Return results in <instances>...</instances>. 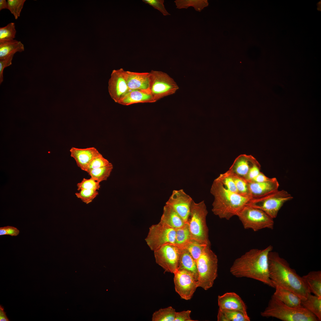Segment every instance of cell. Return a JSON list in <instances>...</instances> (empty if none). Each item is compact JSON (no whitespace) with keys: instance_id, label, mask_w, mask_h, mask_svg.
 Listing matches in <instances>:
<instances>
[{"instance_id":"39","label":"cell","mask_w":321,"mask_h":321,"mask_svg":"<svg viewBox=\"0 0 321 321\" xmlns=\"http://www.w3.org/2000/svg\"><path fill=\"white\" fill-rule=\"evenodd\" d=\"M110 163L100 153L94 158L89 164L86 171L87 173L90 170L106 166Z\"/></svg>"},{"instance_id":"1","label":"cell","mask_w":321,"mask_h":321,"mask_svg":"<svg viewBox=\"0 0 321 321\" xmlns=\"http://www.w3.org/2000/svg\"><path fill=\"white\" fill-rule=\"evenodd\" d=\"M273 249L270 245L262 249L250 250L234 261L230 273L236 277L251 278L275 288L270 278L268 265V254Z\"/></svg>"},{"instance_id":"3","label":"cell","mask_w":321,"mask_h":321,"mask_svg":"<svg viewBox=\"0 0 321 321\" xmlns=\"http://www.w3.org/2000/svg\"><path fill=\"white\" fill-rule=\"evenodd\" d=\"M210 192L214 198L212 212L220 218L227 220L237 215L251 199L229 190L216 178L212 185Z\"/></svg>"},{"instance_id":"38","label":"cell","mask_w":321,"mask_h":321,"mask_svg":"<svg viewBox=\"0 0 321 321\" xmlns=\"http://www.w3.org/2000/svg\"><path fill=\"white\" fill-rule=\"evenodd\" d=\"M100 182L92 178L89 179L84 178L80 182L77 184V190L89 189L97 191L100 188Z\"/></svg>"},{"instance_id":"2","label":"cell","mask_w":321,"mask_h":321,"mask_svg":"<svg viewBox=\"0 0 321 321\" xmlns=\"http://www.w3.org/2000/svg\"><path fill=\"white\" fill-rule=\"evenodd\" d=\"M268 265L270 278L275 287L278 286L289 290L302 300H306L311 293L302 277L278 252L272 251L269 253Z\"/></svg>"},{"instance_id":"43","label":"cell","mask_w":321,"mask_h":321,"mask_svg":"<svg viewBox=\"0 0 321 321\" xmlns=\"http://www.w3.org/2000/svg\"><path fill=\"white\" fill-rule=\"evenodd\" d=\"M14 55H11L4 59L0 60V84L3 81V72L4 69L12 64Z\"/></svg>"},{"instance_id":"7","label":"cell","mask_w":321,"mask_h":321,"mask_svg":"<svg viewBox=\"0 0 321 321\" xmlns=\"http://www.w3.org/2000/svg\"><path fill=\"white\" fill-rule=\"evenodd\" d=\"M293 198L287 191L278 190L265 196L251 199L246 205L261 210L274 219L284 204Z\"/></svg>"},{"instance_id":"45","label":"cell","mask_w":321,"mask_h":321,"mask_svg":"<svg viewBox=\"0 0 321 321\" xmlns=\"http://www.w3.org/2000/svg\"><path fill=\"white\" fill-rule=\"evenodd\" d=\"M273 178H270L267 177L263 173L260 172L258 175L250 182H265L270 181L272 180Z\"/></svg>"},{"instance_id":"25","label":"cell","mask_w":321,"mask_h":321,"mask_svg":"<svg viewBox=\"0 0 321 321\" xmlns=\"http://www.w3.org/2000/svg\"><path fill=\"white\" fill-rule=\"evenodd\" d=\"M24 50V45L20 41L13 40L0 42V60Z\"/></svg>"},{"instance_id":"46","label":"cell","mask_w":321,"mask_h":321,"mask_svg":"<svg viewBox=\"0 0 321 321\" xmlns=\"http://www.w3.org/2000/svg\"><path fill=\"white\" fill-rule=\"evenodd\" d=\"M10 320L7 318L6 312L4 311L3 307L0 305V321H9Z\"/></svg>"},{"instance_id":"29","label":"cell","mask_w":321,"mask_h":321,"mask_svg":"<svg viewBox=\"0 0 321 321\" xmlns=\"http://www.w3.org/2000/svg\"><path fill=\"white\" fill-rule=\"evenodd\" d=\"M174 2L177 8L187 9L189 7H193L196 11L199 12L208 5L207 0H176Z\"/></svg>"},{"instance_id":"6","label":"cell","mask_w":321,"mask_h":321,"mask_svg":"<svg viewBox=\"0 0 321 321\" xmlns=\"http://www.w3.org/2000/svg\"><path fill=\"white\" fill-rule=\"evenodd\" d=\"M208 246L196 261L199 287L207 290L213 286L218 276L217 255Z\"/></svg>"},{"instance_id":"26","label":"cell","mask_w":321,"mask_h":321,"mask_svg":"<svg viewBox=\"0 0 321 321\" xmlns=\"http://www.w3.org/2000/svg\"><path fill=\"white\" fill-rule=\"evenodd\" d=\"M218 321H250L248 315L238 310L219 309L217 315Z\"/></svg>"},{"instance_id":"9","label":"cell","mask_w":321,"mask_h":321,"mask_svg":"<svg viewBox=\"0 0 321 321\" xmlns=\"http://www.w3.org/2000/svg\"><path fill=\"white\" fill-rule=\"evenodd\" d=\"M150 91L155 101L174 94L179 87L173 79L166 73L152 70L150 72Z\"/></svg>"},{"instance_id":"5","label":"cell","mask_w":321,"mask_h":321,"mask_svg":"<svg viewBox=\"0 0 321 321\" xmlns=\"http://www.w3.org/2000/svg\"><path fill=\"white\" fill-rule=\"evenodd\" d=\"M208 211L204 201L191 203L188 224L191 239L199 243L210 246L206 219Z\"/></svg>"},{"instance_id":"24","label":"cell","mask_w":321,"mask_h":321,"mask_svg":"<svg viewBox=\"0 0 321 321\" xmlns=\"http://www.w3.org/2000/svg\"><path fill=\"white\" fill-rule=\"evenodd\" d=\"M302 277L310 292L321 297V271H311Z\"/></svg>"},{"instance_id":"35","label":"cell","mask_w":321,"mask_h":321,"mask_svg":"<svg viewBox=\"0 0 321 321\" xmlns=\"http://www.w3.org/2000/svg\"><path fill=\"white\" fill-rule=\"evenodd\" d=\"M232 174L238 193L243 196L248 197L251 199L248 181L242 177Z\"/></svg>"},{"instance_id":"32","label":"cell","mask_w":321,"mask_h":321,"mask_svg":"<svg viewBox=\"0 0 321 321\" xmlns=\"http://www.w3.org/2000/svg\"><path fill=\"white\" fill-rule=\"evenodd\" d=\"M175 229L176 236L174 244L175 245L178 246H182L192 239L187 223L183 226Z\"/></svg>"},{"instance_id":"34","label":"cell","mask_w":321,"mask_h":321,"mask_svg":"<svg viewBox=\"0 0 321 321\" xmlns=\"http://www.w3.org/2000/svg\"><path fill=\"white\" fill-rule=\"evenodd\" d=\"M216 179L220 181L227 189L238 193L232 174L228 170L224 173L220 174Z\"/></svg>"},{"instance_id":"4","label":"cell","mask_w":321,"mask_h":321,"mask_svg":"<svg viewBox=\"0 0 321 321\" xmlns=\"http://www.w3.org/2000/svg\"><path fill=\"white\" fill-rule=\"evenodd\" d=\"M262 317L276 318L284 321H317V317L303 307L295 308L289 306L273 295L267 306L260 313Z\"/></svg>"},{"instance_id":"13","label":"cell","mask_w":321,"mask_h":321,"mask_svg":"<svg viewBox=\"0 0 321 321\" xmlns=\"http://www.w3.org/2000/svg\"><path fill=\"white\" fill-rule=\"evenodd\" d=\"M193 200L182 189L174 190L166 203L171 207L188 223L190 213L191 206Z\"/></svg>"},{"instance_id":"10","label":"cell","mask_w":321,"mask_h":321,"mask_svg":"<svg viewBox=\"0 0 321 321\" xmlns=\"http://www.w3.org/2000/svg\"><path fill=\"white\" fill-rule=\"evenodd\" d=\"M175 236V229L160 221L150 227L145 240L150 249L154 251L165 244H174Z\"/></svg>"},{"instance_id":"16","label":"cell","mask_w":321,"mask_h":321,"mask_svg":"<svg viewBox=\"0 0 321 321\" xmlns=\"http://www.w3.org/2000/svg\"><path fill=\"white\" fill-rule=\"evenodd\" d=\"M70 152L71 156L75 161L78 166L85 171L92 160L100 154L94 147L82 149L73 147Z\"/></svg>"},{"instance_id":"37","label":"cell","mask_w":321,"mask_h":321,"mask_svg":"<svg viewBox=\"0 0 321 321\" xmlns=\"http://www.w3.org/2000/svg\"><path fill=\"white\" fill-rule=\"evenodd\" d=\"M97 191L89 189H82L78 192L75 193L76 196L80 199L82 202L86 204L92 202L98 195Z\"/></svg>"},{"instance_id":"19","label":"cell","mask_w":321,"mask_h":321,"mask_svg":"<svg viewBox=\"0 0 321 321\" xmlns=\"http://www.w3.org/2000/svg\"><path fill=\"white\" fill-rule=\"evenodd\" d=\"M257 161L251 155L241 154L236 158L228 171L245 178L251 167Z\"/></svg>"},{"instance_id":"40","label":"cell","mask_w":321,"mask_h":321,"mask_svg":"<svg viewBox=\"0 0 321 321\" xmlns=\"http://www.w3.org/2000/svg\"><path fill=\"white\" fill-rule=\"evenodd\" d=\"M144 2L152 6L161 12L165 16L170 15L165 8L163 0H143Z\"/></svg>"},{"instance_id":"21","label":"cell","mask_w":321,"mask_h":321,"mask_svg":"<svg viewBox=\"0 0 321 321\" xmlns=\"http://www.w3.org/2000/svg\"><path fill=\"white\" fill-rule=\"evenodd\" d=\"M180 253L177 270H183L191 274L198 280V273L196 261L186 249L180 247Z\"/></svg>"},{"instance_id":"33","label":"cell","mask_w":321,"mask_h":321,"mask_svg":"<svg viewBox=\"0 0 321 321\" xmlns=\"http://www.w3.org/2000/svg\"><path fill=\"white\" fill-rule=\"evenodd\" d=\"M16 31L14 23H10L6 26L0 28V42L14 40Z\"/></svg>"},{"instance_id":"23","label":"cell","mask_w":321,"mask_h":321,"mask_svg":"<svg viewBox=\"0 0 321 321\" xmlns=\"http://www.w3.org/2000/svg\"><path fill=\"white\" fill-rule=\"evenodd\" d=\"M160 221L174 229L183 226L187 224L171 207L166 204L163 207Z\"/></svg>"},{"instance_id":"44","label":"cell","mask_w":321,"mask_h":321,"mask_svg":"<svg viewBox=\"0 0 321 321\" xmlns=\"http://www.w3.org/2000/svg\"><path fill=\"white\" fill-rule=\"evenodd\" d=\"M191 311L190 310L184 311L179 312H176L174 321H195L190 317Z\"/></svg>"},{"instance_id":"8","label":"cell","mask_w":321,"mask_h":321,"mask_svg":"<svg viewBox=\"0 0 321 321\" xmlns=\"http://www.w3.org/2000/svg\"><path fill=\"white\" fill-rule=\"evenodd\" d=\"M236 216L245 229L256 232L264 229L273 228V219L259 209L246 205Z\"/></svg>"},{"instance_id":"18","label":"cell","mask_w":321,"mask_h":321,"mask_svg":"<svg viewBox=\"0 0 321 321\" xmlns=\"http://www.w3.org/2000/svg\"><path fill=\"white\" fill-rule=\"evenodd\" d=\"M248 186L251 199L260 197L274 192L279 187L276 178L273 177L270 181L262 182H248Z\"/></svg>"},{"instance_id":"30","label":"cell","mask_w":321,"mask_h":321,"mask_svg":"<svg viewBox=\"0 0 321 321\" xmlns=\"http://www.w3.org/2000/svg\"><path fill=\"white\" fill-rule=\"evenodd\" d=\"M176 311L171 306L160 309L152 314V321H174Z\"/></svg>"},{"instance_id":"47","label":"cell","mask_w":321,"mask_h":321,"mask_svg":"<svg viewBox=\"0 0 321 321\" xmlns=\"http://www.w3.org/2000/svg\"><path fill=\"white\" fill-rule=\"evenodd\" d=\"M8 9V3L6 0H0V10L3 9Z\"/></svg>"},{"instance_id":"41","label":"cell","mask_w":321,"mask_h":321,"mask_svg":"<svg viewBox=\"0 0 321 321\" xmlns=\"http://www.w3.org/2000/svg\"><path fill=\"white\" fill-rule=\"evenodd\" d=\"M260 167V165L258 161L255 163L250 168L245 179L248 182L251 181L261 172Z\"/></svg>"},{"instance_id":"17","label":"cell","mask_w":321,"mask_h":321,"mask_svg":"<svg viewBox=\"0 0 321 321\" xmlns=\"http://www.w3.org/2000/svg\"><path fill=\"white\" fill-rule=\"evenodd\" d=\"M219 309H228L240 311L246 315L247 307L240 296L234 292H226L218 297Z\"/></svg>"},{"instance_id":"11","label":"cell","mask_w":321,"mask_h":321,"mask_svg":"<svg viewBox=\"0 0 321 321\" xmlns=\"http://www.w3.org/2000/svg\"><path fill=\"white\" fill-rule=\"evenodd\" d=\"M153 251L156 262L165 272L174 273L177 270L180 253L179 246L166 243Z\"/></svg>"},{"instance_id":"14","label":"cell","mask_w":321,"mask_h":321,"mask_svg":"<svg viewBox=\"0 0 321 321\" xmlns=\"http://www.w3.org/2000/svg\"><path fill=\"white\" fill-rule=\"evenodd\" d=\"M122 68L114 70L108 83V90L111 98L117 103L130 91Z\"/></svg>"},{"instance_id":"15","label":"cell","mask_w":321,"mask_h":321,"mask_svg":"<svg viewBox=\"0 0 321 321\" xmlns=\"http://www.w3.org/2000/svg\"><path fill=\"white\" fill-rule=\"evenodd\" d=\"M125 74L128 86L130 90H139L150 92V73H138L125 71Z\"/></svg>"},{"instance_id":"36","label":"cell","mask_w":321,"mask_h":321,"mask_svg":"<svg viewBox=\"0 0 321 321\" xmlns=\"http://www.w3.org/2000/svg\"><path fill=\"white\" fill-rule=\"evenodd\" d=\"M26 0H8V9L17 19L20 15Z\"/></svg>"},{"instance_id":"22","label":"cell","mask_w":321,"mask_h":321,"mask_svg":"<svg viewBox=\"0 0 321 321\" xmlns=\"http://www.w3.org/2000/svg\"><path fill=\"white\" fill-rule=\"evenodd\" d=\"M275 291L273 295L285 304L293 307H302V300L294 293L278 286H275Z\"/></svg>"},{"instance_id":"12","label":"cell","mask_w":321,"mask_h":321,"mask_svg":"<svg viewBox=\"0 0 321 321\" xmlns=\"http://www.w3.org/2000/svg\"><path fill=\"white\" fill-rule=\"evenodd\" d=\"M174 274L176 292L182 298L190 300L199 287L198 281L191 274L185 270H177Z\"/></svg>"},{"instance_id":"28","label":"cell","mask_w":321,"mask_h":321,"mask_svg":"<svg viewBox=\"0 0 321 321\" xmlns=\"http://www.w3.org/2000/svg\"><path fill=\"white\" fill-rule=\"evenodd\" d=\"M113 166L110 163L104 166L92 169L88 173L91 177L100 182L106 180L110 176Z\"/></svg>"},{"instance_id":"42","label":"cell","mask_w":321,"mask_h":321,"mask_svg":"<svg viewBox=\"0 0 321 321\" xmlns=\"http://www.w3.org/2000/svg\"><path fill=\"white\" fill-rule=\"evenodd\" d=\"M20 233V231L16 227L11 226H7L0 227V236L9 235L16 236Z\"/></svg>"},{"instance_id":"20","label":"cell","mask_w":321,"mask_h":321,"mask_svg":"<svg viewBox=\"0 0 321 321\" xmlns=\"http://www.w3.org/2000/svg\"><path fill=\"white\" fill-rule=\"evenodd\" d=\"M155 102L150 92L139 90H130L118 103L128 106L139 103Z\"/></svg>"},{"instance_id":"27","label":"cell","mask_w":321,"mask_h":321,"mask_svg":"<svg viewBox=\"0 0 321 321\" xmlns=\"http://www.w3.org/2000/svg\"><path fill=\"white\" fill-rule=\"evenodd\" d=\"M301 306L321 320V297L310 294L307 298L301 300Z\"/></svg>"},{"instance_id":"31","label":"cell","mask_w":321,"mask_h":321,"mask_svg":"<svg viewBox=\"0 0 321 321\" xmlns=\"http://www.w3.org/2000/svg\"><path fill=\"white\" fill-rule=\"evenodd\" d=\"M208 246L210 245L200 243L191 239L185 244L179 246L187 250L196 262Z\"/></svg>"}]
</instances>
